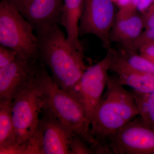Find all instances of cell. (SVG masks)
Wrapping results in <instances>:
<instances>
[{
  "instance_id": "obj_7",
  "label": "cell",
  "mask_w": 154,
  "mask_h": 154,
  "mask_svg": "<svg viewBox=\"0 0 154 154\" xmlns=\"http://www.w3.org/2000/svg\"><path fill=\"white\" fill-rule=\"evenodd\" d=\"M112 60V48L103 59L88 67L79 82L69 93L79 102L91 122L94 113L106 89Z\"/></svg>"
},
{
  "instance_id": "obj_13",
  "label": "cell",
  "mask_w": 154,
  "mask_h": 154,
  "mask_svg": "<svg viewBox=\"0 0 154 154\" xmlns=\"http://www.w3.org/2000/svg\"><path fill=\"white\" fill-rule=\"evenodd\" d=\"M112 51L110 70L116 74L131 72L154 75V63L137 51L124 48L119 51L112 49Z\"/></svg>"
},
{
  "instance_id": "obj_18",
  "label": "cell",
  "mask_w": 154,
  "mask_h": 154,
  "mask_svg": "<svg viewBox=\"0 0 154 154\" xmlns=\"http://www.w3.org/2000/svg\"><path fill=\"white\" fill-rule=\"evenodd\" d=\"M70 154H94L92 147L80 136L75 134L70 145Z\"/></svg>"
},
{
  "instance_id": "obj_21",
  "label": "cell",
  "mask_w": 154,
  "mask_h": 154,
  "mask_svg": "<svg viewBox=\"0 0 154 154\" xmlns=\"http://www.w3.org/2000/svg\"><path fill=\"white\" fill-rule=\"evenodd\" d=\"M145 29L154 28V2L142 14Z\"/></svg>"
},
{
  "instance_id": "obj_5",
  "label": "cell",
  "mask_w": 154,
  "mask_h": 154,
  "mask_svg": "<svg viewBox=\"0 0 154 154\" xmlns=\"http://www.w3.org/2000/svg\"><path fill=\"white\" fill-rule=\"evenodd\" d=\"M33 28L5 0L0 3V45L25 55L40 57Z\"/></svg>"
},
{
  "instance_id": "obj_14",
  "label": "cell",
  "mask_w": 154,
  "mask_h": 154,
  "mask_svg": "<svg viewBox=\"0 0 154 154\" xmlns=\"http://www.w3.org/2000/svg\"><path fill=\"white\" fill-rule=\"evenodd\" d=\"M84 3V0H64L63 14L61 24L66 30L69 42L83 54L84 50L79 39V25Z\"/></svg>"
},
{
  "instance_id": "obj_4",
  "label": "cell",
  "mask_w": 154,
  "mask_h": 154,
  "mask_svg": "<svg viewBox=\"0 0 154 154\" xmlns=\"http://www.w3.org/2000/svg\"><path fill=\"white\" fill-rule=\"evenodd\" d=\"M42 109L55 116L91 147L94 145V141L91 134V122L85 110L75 98L59 88L50 76L46 84Z\"/></svg>"
},
{
  "instance_id": "obj_17",
  "label": "cell",
  "mask_w": 154,
  "mask_h": 154,
  "mask_svg": "<svg viewBox=\"0 0 154 154\" xmlns=\"http://www.w3.org/2000/svg\"><path fill=\"white\" fill-rule=\"evenodd\" d=\"M139 111V116L154 130V93L131 91Z\"/></svg>"
},
{
  "instance_id": "obj_9",
  "label": "cell",
  "mask_w": 154,
  "mask_h": 154,
  "mask_svg": "<svg viewBox=\"0 0 154 154\" xmlns=\"http://www.w3.org/2000/svg\"><path fill=\"white\" fill-rule=\"evenodd\" d=\"M108 143L114 154H154V130L139 116L112 135Z\"/></svg>"
},
{
  "instance_id": "obj_2",
  "label": "cell",
  "mask_w": 154,
  "mask_h": 154,
  "mask_svg": "<svg viewBox=\"0 0 154 154\" xmlns=\"http://www.w3.org/2000/svg\"><path fill=\"white\" fill-rule=\"evenodd\" d=\"M49 76L45 66L34 82L11 101L16 144L10 154H37L35 137Z\"/></svg>"
},
{
  "instance_id": "obj_19",
  "label": "cell",
  "mask_w": 154,
  "mask_h": 154,
  "mask_svg": "<svg viewBox=\"0 0 154 154\" xmlns=\"http://www.w3.org/2000/svg\"><path fill=\"white\" fill-rule=\"evenodd\" d=\"M154 43V28L145 29L141 33L129 50L137 51L145 45Z\"/></svg>"
},
{
  "instance_id": "obj_8",
  "label": "cell",
  "mask_w": 154,
  "mask_h": 154,
  "mask_svg": "<svg viewBox=\"0 0 154 154\" xmlns=\"http://www.w3.org/2000/svg\"><path fill=\"white\" fill-rule=\"evenodd\" d=\"M112 0H84L79 25V36L91 34L97 36L104 47L110 48V33L115 21Z\"/></svg>"
},
{
  "instance_id": "obj_1",
  "label": "cell",
  "mask_w": 154,
  "mask_h": 154,
  "mask_svg": "<svg viewBox=\"0 0 154 154\" xmlns=\"http://www.w3.org/2000/svg\"><path fill=\"white\" fill-rule=\"evenodd\" d=\"M37 48L42 59L59 88L70 93L88 68L85 54L73 47L58 25L36 31Z\"/></svg>"
},
{
  "instance_id": "obj_20",
  "label": "cell",
  "mask_w": 154,
  "mask_h": 154,
  "mask_svg": "<svg viewBox=\"0 0 154 154\" xmlns=\"http://www.w3.org/2000/svg\"><path fill=\"white\" fill-rule=\"evenodd\" d=\"M15 50L0 45V68L11 63L18 54Z\"/></svg>"
},
{
  "instance_id": "obj_15",
  "label": "cell",
  "mask_w": 154,
  "mask_h": 154,
  "mask_svg": "<svg viewBox=\"0 0 154 154\" xmlns=\"http://www.w3.org/2000/svg\"><path fill=\"white\" fill-rule=\"evenodd\" d=\"M16 144L11 102H0V154H10Z\"/></svg>"
},
{
  "instance_id": "obj_6",
  "label": "cell",
  "mask_w": 154,
  "mask_h": 154,
  "mask_svg": "<svg viewBox=\"0 0 154 154\" xmlns=\"http://www.w3.org/2000/svg\"><path fill=\"white\" fill-rule=\"evenodd\" d=\"M45 65L41 57L18 53L11 63L0 68V102H11L30 87Z\"/></svg>"
},
{
  "instance_id": "obj_24",
  "label": "cell",
  "mask_w": 154,
  "mask_h": 154,
  "mask_svg": "<svg viewBox=\"0 0 154 154\" xmlns=\"http://www.w3.org/2000/svg\"><path fill=\"white\" fill-rule=\"evenodd\" d=\"M154 2V0H139L137 9L141 14H143Z\"/></svg>"
},
{
  "instance_id": "obj_25",
  "label": "cell",
  "mask_w": 154,
  "mask_h": 154,
  "mask_svg": "<svg viewBox=\"0 0 154 154\" xmlns=\"http://www.w3.org/2000/svg\"><path fill=\"white\" fill-rule=\"evenodd\" d=\"M112 1H113V2H114V3H116V4L117 5V4H118L119 1V0H112Z\"/></svg>"
},
{
  "instance_id": "obj_16",
  "label": "cell",
  "mask_w": 154,
  "mask_h": 154,
  "mask_svg": "<svg viewBox=\"0 0 154 154\" xmlns=\"http://www.w3.org/2000/svg\"><path fill=\"white\" fill-rule=\"evenodd\" d=\"M120 85L130 87L133 91L149 94L154 93V75L135 72H126L115 76Z\"/></svg>"
},
{
  "instance_id": "obj_11",
  "label": "cell",
  "mask_w": 154,
  "mask_h": 154,
  "mask_svg": "<svg viewBox=\"0 0 154 154\" xmlns=\"http://www.w3.org/2000/svg\"><path fill=\"white\" fill-rule=\"evenodd\" d=\"M142 14L136 8L128 5L120 8L116 16L110 33V40L129 49L143 31Z\"/></svg>"
},
{
  "instance_id": "obj_12",
  "label": "cell",
  "mask_w": 154,
  "mask_h": 154,
  "mask_svg": "<svg viewBox=\"0 0 154 154\" xmlns=\"http://www.w3.org/2000/svg\"><path fill=\"white\" fill-rule=\"evenodd\" d=\"M64 0H33L21 14L35 31L51 25H60Z\"/></svg>"
},
{
  "instance_id": "obj_3",
  "label": "cell",
  "mask_w": 154,
  "mask_h": 154,
  "mask_svg": "<svg viewBox=\"0 0 154 154\" xmlns=\"http://www.w3.org/2000/svg\"><path fill=\"white\" fill-rule=\"evenodd\" d=\"M138 115L139 111L131 91H127L115 76H110L91 121L94 146L108 143L112 135Z\"/></svg>"
},
{
  "instance_id": "obj_22",
  "label": "cell",
  "mask_w": 154,
  "mask_h": 154,
  "mask_svg": "<svg viewBox=\"0 0 154 154\" xmlns=\"http://www.w3.org/2000/svg\"><path fill=\"white\" fill-rule=\"evenodd\" d=\"M140 54L154 63V43L143 45L139 50Z\"/></svg>"
},
{
  "instance_id": "obj_23",
  "label": "cell",
  "mask_w": 154,
  "mask_h": 154,
  "mask_svg": "<svg viewBox=\"0 0 154 154\" xmlns=\"http://www.w3.org/2000/svg\"><path fill=\"white\" fill-rule=\"evenodd\" d=\"M9 5L21 13L33 0H5Z\"/></svg>"
},
{
  "instance_id": "obj_10",
  "label": "cell",
  "mask_w": 154,
  "mask_h": 154,
  "mask_svg": "<svg viewBox=\"0 0 154 154\" xmlns=\"http://www.w3.org/2000/svg\"><path fill=\"white\" fill-rule=\"evenodd\" d=\"M36 142L40 154H70L75 134L71 130L48 110L42 109Z\"/></svg>"
}]
</instances>
